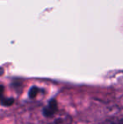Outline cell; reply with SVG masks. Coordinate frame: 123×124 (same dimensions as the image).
Segmentation results:
<instances>
[{
    "label": "cell",
    "instance_id": "1",
    "mask_svg": "<svg viewBox=\"0 0 123 124\" xmlns=\"http://www.w3.org/2000/svg\"><path fill=\"white\" fill-rule=\"evenodd\" d=\"M49 119L47 124H71L72 118L68 114L65 112H57Z\"/></svg>",
    "mask_w": 123,
    "mask_h": 124
},
{
    "label": "cell",
    "instance_id": "2",
    "mask_svg": "<svg viewBox=\"0 0 123 124\" xmlns=\"http://www.w3.org/2000/svg\"><path fill=\"white\" fill-rule=\"evenodd\" d=\"M58 112V105L56 100L52 99L48 102L46 107L43 109V114L46 118H50Z\"/></svg>",
    "mask_w": 123,
    "mask_h": 124
},
{
    "label": "cell",
    "instance_id": "3",
    "mask_svg": "<svg viewBox=\"0 0 123 124\" xmlns=\"http://www.w3.org/2000/svg\"><path fill=\"white\" fill-rule=\"evenodd\" d=\"M104 124H123V117L122 118H112L107 120Z\"/></svg>",
    "mask_w": 123,
    "mask_h": 124
},
{
    "label": "cell",
    "instance_id": "4",
    "mask_svg": "<svg viewBox=\"0 0 123 124\" xmlns=\"http://www.w3.org/2000/svg\"><path fill=\"white\" fill-rule=\"evenodd\" d=\"M38 91H39V90H38L37 88H36V87H33V88L30 90V97H31V98H34V97H36V94L38 93Z\"/></svg>",
    "mask_w": 123,
    "mask_h": 124
}]
</instances>
